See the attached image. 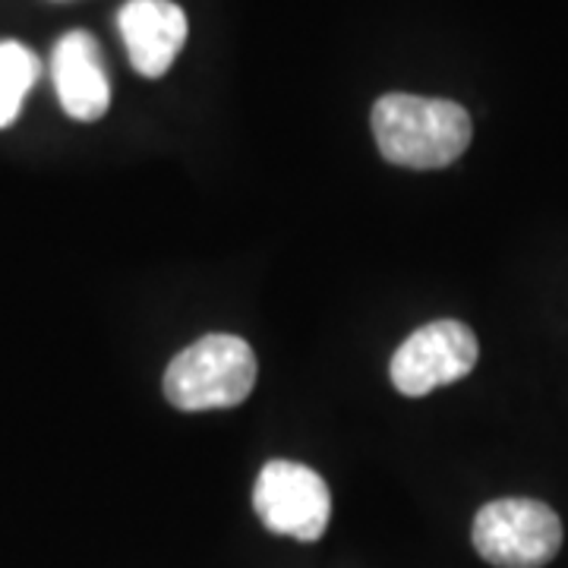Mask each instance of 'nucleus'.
<instances>
[{
    "label": "nucleus",
    "instance_id": "obj_1",
    "mask_svg": "<svg viewBox=\"0 0 568 568\" xmlns=\"http://www.w3.org/2000/svg\"><path fill=\"white\" fill-rule=\"evenodd\" d=\"M373 136L386 162L436 171L465 155L474 123L462 104L392 92L373 104Z\"/></svg>",
    "mask_w": 568,
    "mask_h": 568
},
{
    "label": "nucleus",
    "instance_id": "obj_2",
    "mask_svg": "<svg viewBox=\"0 0 568 568\" xmlns=\"http://www.w3.org/2000/svg\"><path fill=\"white\" fill-rule=\"evenodd\" d=\"M256 386V354L237 335H205L164 369V398L178 410L237 407Z\"/></svg>",
    "mask_w": 568,
    "mask_h": 568
},
{
    "label": "nucleus",
    "instance_id": "obj_3",
    "mask_svg": "<svg viewBox=\"0 0 568 568\" xmlns=\"http://www.w3.org/2000/svg\"><path fill=\"white\" fill-rule=\"evenodd\" d=\"M470 537L489 566L544 568L562 547V521L537 499H496L477 511Z\"/></svg>",
    "mask_w": 568,
    "mask_h": 568
},
{
    "label": "nucleus",
    "instance_id": "obj_4",
    "mask_svg": "<svg viewBox=\"0 0 568 568\" xmlns=\"http://www.w3.org/2000/svg\"><path fill=\"white\" fill-rule=\"evenodd\" d=\"M253 508L272 534L313 544L328 528L332 493L313 467L275 458L256 477Z\"/></svg>",
    "mask_w": 568,
    "mask_h": 568
},
{
    "label": "nucleus",
    "instance_id": "obj_5",
    "mask_svg": "<svg viewBox=\"0 0 568 568\" xmlns=\"http://www.w3.org/2000/svg\"><path fill=\"white\" fill-rule=\"evenodd\" d=\"M477 335L458 320H436L420 325L392 357V386L407 398H424L436 388L465 379L477 366Z\"/></svg>",
    "mask_w": 568,
    "mask_h": 568
},
{
    "label": "nucleus",
    "instance_id": "obj_6",
    "mask_svg": "<svg viewBox=\"0 0 568 568\" xmlns=\"http://www.w3.org/2000/svg\"><path fill=\"white\" fill-rule=\"evenodd\" d=\"M121 39L133 70L145 80H159L178 61L186 41V13L171 0H130L118 13Z\"/></svg>",
    "mask_w": 568,
    "mask_h": 568
},
{
    "label": "nucleus",
    "instance_id": "obj_7",
    "mask_svg": "<svg viewBox=\"0 0 568 568\" xmlns=\"http://www.w3.org/2000/svg\"><path fill=\"white\" fill-rule=\"evenodd\" d=\"M51 80L61 108L73 121L92 123L108 114L111 82L102 61V48L89 32H67L51 54Z\"/></svg>",
    "mask_w": 568,
    "mask_h": 568
},
{
    "label": "nucleus",
    "instance_id": "obj_8",
    "mask_svg": "<svg viewBox=\"0 0 568 568\" xmlns=\"http://www.w3.org/2000/svg\"><path fill=\"white\" fill-rule=\"evenodd\" d=\"M41 73L39 58L20 41H0V130L20 118L22 102Z\"/></svg>",
    "mask_w": 568,
    "mask_h": 568
}]
</instances>
